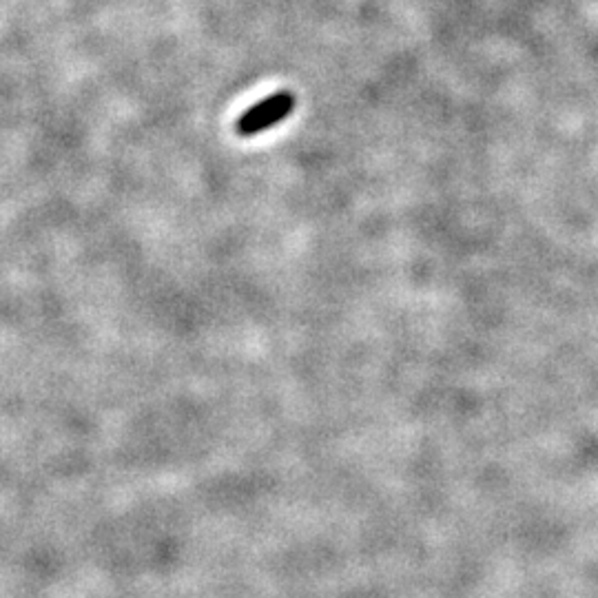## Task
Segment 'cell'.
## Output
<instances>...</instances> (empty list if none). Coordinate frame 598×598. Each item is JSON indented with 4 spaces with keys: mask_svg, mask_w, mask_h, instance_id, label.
<instances>
[{
    "mask_svg": "<svg viewBox=\"0 0 598 598\" xmlns=\"http://www.w3.org/2000/svg\"><path fill=\"white\" fill-rule=\"evenodd\" d=\"M293 109H295V96L291 91H277V94L264 98L262 102H257L255 107L242 113L240 120L235 122L237 136L242 138L260 136V133L280 125L284 118L291 116Z\"/></svg>",
    "mask_w": 598,
    "mask_h": 598,
    "instance_id": "6da1fadb",
    "label": "cell"
}]
</instances>
